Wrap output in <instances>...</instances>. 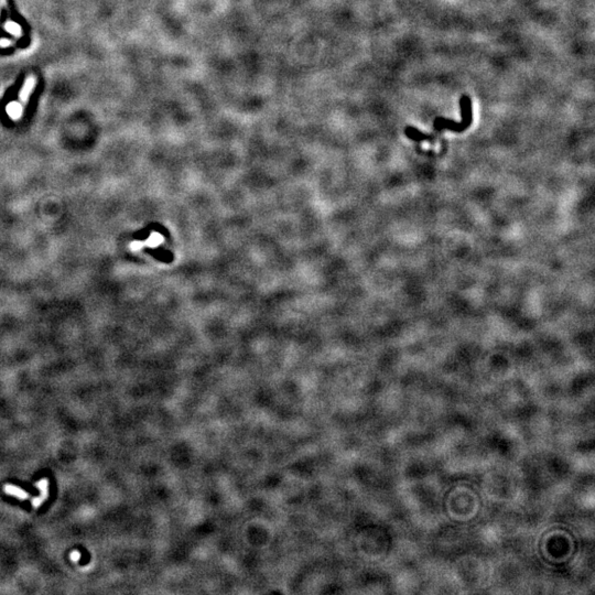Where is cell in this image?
Masks as SVG:
<instances>
[{"mask_svg":"<svg viewBox=\"0 0 595 595\" xmlns=\"http://www.w3.org/2000/svg\"><path fill=\"white\" fill-rule=\"evenodd\" d=\"M405 134L407 135V137H409L412 140H416V141H422V140L432 141L433 140L432 136L424 135L413 127H407L405 130Z\"/></svg>","mask_w":595,"mask_h":595,"instance_id":"7a4b0ae2","label":"cell"},{"mask_svg":"<svg viewBox=\"0 0 595 595\" xmlns=\"http://www.w3.org/2000/svg\"><path fill=\"white\" fill-rule=\"evenodd\" d=\"M35 86V78L33 76H30L28 77V79L26 80V84L22 88L21 92H20V101L23 103H27L29 96L31 95V93H32L33 89Z\"/></svg>","mask_w":595,"mask_h":595,"instance_id":"6da1fadb","label":"cell"},{"mask_svg":"<svg viewBox=\"0 0 595 595\" xmlns=\"http://www.w3.org/2000/svg\"><path fill=\"white\" fill-rule=\"evenodd\" d=\"M79 557H80V554L78 552V551H73V552L71 554V559L75 562H77L79 560Z\"/></svg>","mask_w":595,"mask_h":595,"instance_id":"5b68a950","label":"cell"},{"mask_svg":"<svg viewBox=\"0 0 595 595\" xmlns=\"http://www.w3.org/2000/svg\"><path fill=\"white\" fill-rule=\"evenodd\" d=\"M35 486L38 487V488H39V491L41 492V496H40V497H41L43 500H46V499L48 498V496H49V491H48V487H49V481H48L47 479H43V480H41V481H39L38 483H36Z\"/></svg>","mask_w":595,"mask_h":595,"instance_id":"277c9868","label":"cell"},{"mask_svg":"<svg viewBox=\"0 0 595 595\" xmlns=\"http://www.w3.org/2000/svg\"><path fill=\"white\" fill-rule=\"evenodd\" d=\"M4 491L8 495L16 496V497H18L20 500H26L29 498V495L27 492H24L23 489H21L20 487H18V486H15V485H6L4 487Z\"/></svg>","mask_w":595,"mask_h":595,"instance_id":"3957f363","label":"cell"}]
</instances>
